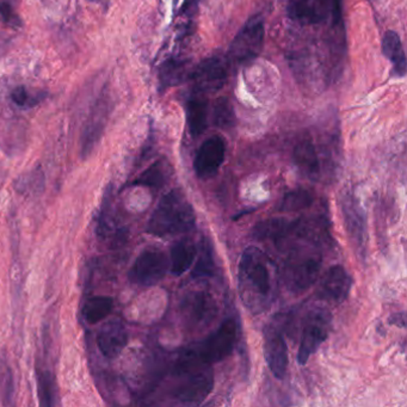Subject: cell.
<instances>
[{
  "mask_svg": "<svg viewBox=\"0 0 407 407\" xmlns=\"http://www.w3.org/2000/svg\"><path fill=\"white\" fill-rule=\"evenodd\" d=\"M11 101L19 108H34L44 100L46 95H31L24 86H17L11 91Z\"/></svg>",
  "mask_w": 407,
  "mask_h": 407,
  "instance_id": "obj_29",
  "label": "cell"
},
{
  "mask_svg": "<svg viewBox=\"0 0 407 407\" xmlns=\"http://www.w3.org/2000/svg\"><path fill=\"white\" fill-rule=\"evenodd\" d=\"M197 249L193 241L189 239H180L172 246L170 254V270L175 276L183 275L184 272L191 267Z\"/></svg>",
  "mask_w": 407,
  "mask_h": 407,
  "instance_id": "obj_23",
  "label": "cell"
},
{
  "mask_svg": "<svg viewBox=\"0 0 407 407\" xmlns=\"http://www.w3.org/2000/svg\"><path fill=\"white\" fill-rule=\"evenodd\" d=\"M331 328V315L326 310H313L307 316L302 330L301 343L299 348L298 361L300 364L307 363L312 354L326 341Z\"/></svg>",
  "mask_w": 407,
  "mask_h": 407,
  "instance_id": "obj_9",
  "label": "cell"
},
{
  "mask_svg": "<svg viewBox=\"0 0 407 407\" xmlns=\"http://www.w3.org/2000/svg\"><path fill=\"white\" fill-rule=\"evenodd\" d=\"M198 1H200V0H185L183 6H182V9H180V16H189V15H193V13L196 11Z\"/></svg>",
  "mask_w": 407,
  "mask_h": 407,
  "instance_id": "obj_33",
  "label": "cell"
},
{
  "mask_svg": "<svg viewBox=\"0 0 407 407\" xmlns=\"http://www.w3.org/2000/svg\"><path fill=\"white\" fill-rule=\"evenodd\" d=\"M215 272L214 252L210 244L206 240L202 244L201 254L197 259V264L193 270V277H211Z\"/></svg>",
  "mask_w": 407,
  "mask_h": 407,
  "instance_id": "obj_28",
  "label": "cell"
},
{
  "mask_svg": "<svg viewBox=\"0 0 407 407\" xmlns=\"http://www.w3.org/2000/svg\"><path fill=\"white\" fill-rule=\"evenodd\" d=\"M196 223L193 207L178 189L164 195L147 223V233L167 238L189 232Z\"/></svg>",
  "mask_w": 407,
  "mask_h": 407,
  "instance_id": "obj_2",
  "label": "cell"
},
{
  "mask_svg": "<svg viewBox=\"0 0 407 407\" xmlns=\"http://www.w3.org/2000/svg\"><path fill=\"white\" fill-rule=\"evenodd\" d=\"M313 203V195L310 190L306 189H296L287 193L282 203H281V211L290 213V211H299V210L308 208Z\"/></svg>",
  "mask_w": 407,
  "mask_h": 407,
  "instance_id": "obj_27",
  "label": "cell"
},
{
  "mask_svg": "<svg viewBox=\"0 0 407 407\" xmlns=\"http://www.w3.org/2000/svg\"><path fill=\"white\" fill-rule=\"evenodd\" d=\"M0 387L1 395L4 399H12L13 397V377L10 368H5V370L0 372Z\"/></svg>",
  "mask_w": 407,
  "mask_h": 407,
  "instance_id": "obj_32",
  "label": "cell"
},
{
  "mask_svg": "<svg viewBox=\"0 0 407 407\" xmlns=\"http://www.w3.org/2000/svg\"><path fill=\"white\" fill-rule=\"evenodd\" d=\"M187 124L193 138L202 135L208 128V103L197 93L187 102Z\"/></svg>",
  "mask_w": 407,
  "mask_h": 407,
  "instance_id": "obj_21",
  "label": "cell"
},
{
  "mask_svg": "<svg viewBox=\"0 0 407 407\" xmlns=\"http://www.w3.org/2000/svg\"><path fill=\"white\" fill-rule=\"evenodd\" d=\"M189 62L180 59H167L159 67V88L160 90L177 86L189 77Z\"/></svg>",
  "mask_w": 407,
  "mask_h": 407,
  "instance_id": "obj_22",
  "label": "cell"
},
{
  "mask_svg": "<svg viewBox=\"0 0 407 407\" xmlns=\"http://www.w3.org/2000/svg\"><path fill=\"white\" fill-rule=\"evenodd\" d=\"M226 157V142L220 135L210 136L197 151L193 169L197 177L208 180L214 177Z\"/></svg>",
  "mask_w": 407,
  "mask_h": 407,
  "instance_id": "obj_12",
  "label": "cell"
},
{
  "mask_svg": "<svg viewBox=\"0 0 407 407\" xmlns=\"http://www.w3.org/2000/svg\"><path fill=\"white\" fill-rule=\"evenodd\" d=\"M182 313L189 325L206 326L218 315V305L208 292H191L182 301Z\"/></svg>",
  "mask_w": 407,
  "mask_h": 407,
  "instance_id": "obj_13",
  "label": "cell"
},
{
  "mask_svg": "<svg viewBox=\"0 0 407 407\" xmlns=\"http://www.w3.org/2000/svg\"><path fill=\"white\" fill-rule=\"evenodd\" d=\"M189 77L198 95L219 91L227 80V62L219 57H208L200 62Z\"/></svg>",
  "mask_w": 407,
  "mask_h": 407,
  "instance_id": "obj_10",
  "label": "cell"
},
{
  "mask_svg": "<svg viewBox=\"0 0 407 407\" xmlns=\"http://www.w3.org/2000/svg\"><path fill=\"white\" fill-rule=\"evenodd\" d=\"M294 162L299 169L310 178L316 180L320 176L319 157L316 153L313 141L310 138H303L294 149Z\"/></svg>",
  "mask_w": 407,
  "mask_h": 407,
  "instance_id": "obj_19",
  "label": "cell"
},
{
  "mask_svg": "<svg viewBox=\"0 0 407 407\" xmlns=\"http://www.w3.org/2000/svg\"><path fill=\"white\" fill-rule=\"evenodd\" d=\"M127 343V328L120 319L106 321L97 334V346L108 359H116Z\"/></svg>",
  "mask_w": 407,
  "mask_h": 407,
  "instance_id": "obj_16",
  "label": "cell"
},
{
  "mask_svg": "<svg viewBox=\"0 0 407 407\" xmlns=\"http://www.w3.org/2000/svg\"><path fill=\"white\" fill-rule=\"evenodd\" d=\"M341 210L346 219V229L350 234L351 240L354 246L362 251L366 240V223H364V215L362 209L359 208V203L354 201V197L346 196L343 198Z\"/></svg>",
  "mask_w": 407,
  "mask_h": 407,
  "instance_id": "obj_18",
  "label": "cell"
},
{
  "mask_svg": "<svg viewBox=\"0 0 407 407\" xmlns=\"http://www.w3.org/2000/svg\"><path fill=\"white\" fill-rule=\"evenodd\" d=\"M177 372L183 377L175 392L176 399L180 403H202L213 390L214 375L210 366L198 363L183 354L177 364Z\"/></svg>",
  "mask_w": 407,
  "mask_h": 407,
  "instance_id": "obj_3",
  "label": "cell"
},
{
  "mask_svg": "<svg viewBox=\"0 0 407 407\" xmlns=\"http://www.w3.org/2000/svg\"><path fill=\"white\" fill-rule=\"evenodd\" d=\"M37 390L42 406L57 405V381L50 372L37 370Z\"/></svg>",
  "mask_w": 407,
  "mask_h": 407,
  "instance_id": "obj_26",
  "label": "cell"
},
{
  "mask_svg": "<svg viewBox=\"0 0 407 407\" xmlns=\"http://www.w3.org/2000/svg\"><path fill=\"white\" fill-rule=\"evenodd\" d=\"M264 354L277 379H283L288 368V349L285 337L274 325L264 328Z\"/></svg>",
  "mask_w": 407,
  "mask_h": 407,
  "instance_id": "obj_14",
  "label": "cell"
},
{
  "mask_svg": "<svg viewBox=\"0 0 407 407\" xmlns=\"http://www.w3.org/2000/svg\"><path fill=\"white\" fill-rule=\"evenodd\" d=\"M264 36L265 30L262 18H251L233 39L228 57L238 64L254 60L262 52Z\"/></svg>",
  "mask_w": 407,
  "mask_h": 407,
  "instance_id": "obj_8",
  "label": "cell"
},
{
  "mask_svg": "<svg viewBox=\"0 0 407 407\" xmlns=\"http://www.w3.org/2000/svg\"><path fill=\"white\" fill-rule=\"evenodd\" d=\"M369 1H374V0H369Z\"/></svg>",
  "mask_w": 407,
  "mask_h": 407,
  "instance_id": "obj_35",
  "label": "cell"
},
{
  "mask_svg": "<svg viewBox=\"0 0 407 407\" xmlns=\"http://www.w3.org/2000/svg\"><path fill=\"white\" fill-rule=\"evenodd\" d=\"M382 53L390 60L397 75L404 78L406 75V54L398 32L393 30L386 32L382 39Z\"/></svg>",
  "mask_w": 407,
  "mask_h": 407,
  "instance_id": "obj_20",
  "label": "cell"
},
{
  "mask_svg": "<svg viewBox=\"0 0 407 407\" xmlns=\"http://www.w3.org/2000/svg\"><path fill=\"white\" fill-rule=\"evenodd\" d=\"M236 336L238 328L236 320L229 318L225 320L221 326L214 333H211L206 341H202L195 349L185 351V354L198 363L211 366L232 354L236 346Z\"/></svg>",
  "mask_w": 407,
  "mask_h": 407,
  "instance_id": "obj_5",
  "label": "cell"
},
{
  "mask_svg": "<svg viewBox=\"0 0 407 407\" xmlns=\"http://www.w3.org/2000/svg\"><path fill=\"white\" fill-rule=\"evenodd\" d=\"M352 280L349 272L341 265L330 267L320 283L318 295L326 301L341 303L350 293Z\"/></svg>",
  "mask_w": 407,
  "mask_h": 407,
  "instance_id": "obj_15",
  "label": "cell"
},
{
  "mask_svg": "<svg viewBox=\"0 0 407 407\" xmlns=\"http://www.w3.org/2000/svg\"><path fill=\"white\" fill-rule=\"evenodd\" d=\"M0 22L12 28H21L22 22L17 13L15 12L12 5L9 1H0Z\"/></svg>",
  "mask_w": 407,
  "mask_h": 407,
  "instance_id": "obj_31",
  "label": "cell"
},
{
  "mask_svg": "<svg viewBox=\"0 0 407 407\" xmlns=\"http://www.w3.org/2000/svg\"><path fill=\"white\" fill-rule=\"evenodd\" d=\"M172 175V167L165 158L153 162L147 170L144 171L139 178L134 182L136 185H144L149 188H162Z\"/></svg>",
  "mask_w": 407,
  "mask_h": 407,
  "instance_id": "obj_24",
  "label": "cell"
},
{
  "mask_svg": "<svg viewBox=\"0 0 407 407\" xmlns=\"http://www.w3.org/2000/svg\"><path fill=\"white\" fill-rule=\"evenodd\" d=\"M95 1H100V3H103V1H104V0H95Z\"/></svg>",
  "mask_w": 407,
  "mask_h": 407,
  "instance_id": "obj_34",
  "label": "cell"
},
{
  "mask_svg": "<svg viewBox=\"0 0 407 407\" xmlns=\"http://www.w3.org/2000/svg\"><path fill=\"white\" fill-rule=\"evenodd\" d=\"M287 13L302 26H316L330 19L339 21L341 0H289Z\"/></svg>",
  "mask_w": 407,
  "mask_h": 407,
  "instance_id": "obj_6",
  "label": "cell"
},
{
  "mask_svg": "<svg viewBox=\"0 0 407 407\" xmlns=\"http://www.w3.org/2000/svg\"><path fill=\"white\" fill-rule=\"evenodd\" d=\"M170 259L160 249H149L141 252L129 270L128 277L133 285L152 287L167 276Z\"/></svg>",
  "mask_w": 407,
  "mask_h": 407,
  "instance_id": "obj_7",
  "label": "cell"
},
{
  "mask_svg": "<svg viewBox=\"0 0 407 407\" xmlns=\"http://www.w3.org/2000/svg\"><path fill=\"white\" fill-rule=\"evenodd\" d=\"M321 256L316 252L295 249L289 254L283 269V280L292 293H302L319 277Z\"/></svg>",
  "mask_w": 407,
  "mask_h": 407,
  "instance_id": "obj_4",
  "label": "cell"
},
{
  "mask_svg": "<svg viewBox=\"0 0 407 407\" xmlns=\"http://www.w3.org/2000/svg\"><path fill=\"white\" fill-rule=\"evenodd\" d=\"M238 288L241 301L254 314L267 311L275 301L274 264L258 247L249 246L241 256Z\"/></svg>",
  "mask_w": 407,
  "mask_h": 407,
  "instance_id": "obj_1",
  "label": "cell"
},
{
  "mask_svg": "<svg viewBox=\"0 0 407 407\" xmlns=\"http://www.w3.org/2000/svg\"><path fill=\"white\" fill-rule=\"evenodd\" d=\"M214 122L220 128H231L234 124V113L227 101L220 100L215 104Z\"/></svg>",
  "mask_w": 407,
  "mask_h": 407,
  "instance_id": "obj_30",
  "label": "cell"
},
{
  "mask_svg": "<svg viewBox=\"0 0 407 407\" xmlns=\"http://www.w3.org/2000/svg\"><path fill=\"white\" fill-rule=\"evenodd\" d=\"M114 308V300L110 296H92L83 307V315L88 324L95 325L106 319Z\"/></svg>",
  "mask_w": 407,
  "mask_h": 407,
  "instance_id": "obj_25",
  "label": "cell"
},
{
  "mask_svg": "<svg viewBox=\"0 0 407 407\" xmlns=\"http://www.w3.org/2000/svg\"><path fill=\"white\" fill-rule=\"evenodd\" d=\"M111 111V100L105 90L92 106L88 121L82 134V155L86 158L92 153L104 133L105 126Z\"/></svg>",
  "mask_w": 407,
  "mask_h": 407,
  "instance_id": "obj_11",
  "label": "cell"
},
{
  "mask_svg": "<svg viewBox=\"0 0 407 407\" xmlns=\"http://www.w3.org/2000/svg\"><path fill=\"white\" fill-rule=\"evenodd\" d=\"M299 220L269 219L261 221L254 228V238L259 241H272L280 246L289 236L298 233Z\"/></svg>",
  "mask_w": 407,
  "mask_h": 407,
  "instance_id": "obj_17",
  "label": "cell"
}]
</instances>
